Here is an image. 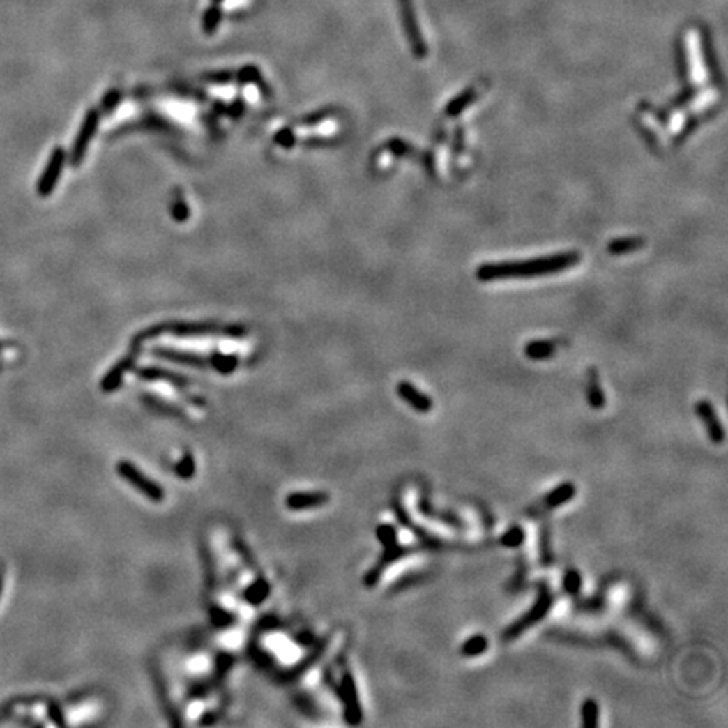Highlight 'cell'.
<instances>
[{
    "mask_svg": "<svg viewBox=\"0 0 728 728\" xmlns=\"http://www.w3.org/2000/svg\"><path fill=\"white\" fill-rule=\"evenodd\" d=\"M580 261L578 253H560L552 257L536 258L528 261H504L480 265L477 270V278L483 282L503 280V278H529L538 275L560 273L563 270L575 266Z\"/></svg>",
    "mask_w": 728,
    "mask_h": 728,
    "instance_id": "obj_1",
    "label": "cell"
},
{
    "mask_svg": "<svg viewBox=\"0 0 728 728\" xmlns=\"http://www.w3.org/2000/svg\"><path fill=\"white\" fill-rule=\"evenodd\" d=\"M162 333H171L177 335H208V334H221V335H232V338H241L246 333V329L243 326H221V324H213V322H171V324H159V326L152 327V329L144 331V333L137 335V339L133 342H142L145 339H153Z\"/></svg>",
    "mask_w": 728,
    "mask_h": 728,
    "instance_id": "obj_2",
    "label": "cell"
},
{
    "mask_svg": "<svg viewBox=\"0 0 728 728\" xmlns=\"http://www.w3.org/2000/svg\"><path fill=\"white\" fill-rule=\"evenodd\" d=\"M536 589H538V596H536L535 604H533V607L528 610V612L523 614V616L517 619L516 622H513L511 625L506 627V630L503 634L504 641H515V639L523 636L524 630L531 629L533 625H536L538 622H541L546 616H548L549 609H552L553 602H555V597H553L552 590H549V586L546 582H540V584L536 585Z\"/></svg>",
    "mask_w": 728,
    "mask_h": 728,
    "instance_id": "obj_3",
    "label": "cell"
},
{
    "mask_svg": "<svg viewBox=\"0 0 728 728\" xmlns=\"http://www.w3.org/2000/svg\"><path fill=\"white\" fill-rule=\"evenodd\" d=\"M376 535H378L379 540H381L384 553H383V556L379 558L378 563L374 565V568L371 570L366 577H364V584H366L367 586H373L378 584V578L381 577V573L386 570L388 565L395 563V561L400 560V558L408 556L411 552V548H408V546H402L398 543V533H396L395 526L381 524L378 529H376Z\"/></svg>",
    "mask_w": 728,
    "mask_h": 728,
    "instance_id": "obj_4",
    "label": "cell"
},
{
    "mask_svg": "<svg viewBox=\"0 0 728 728\" xmlns=\"http://www.w3.org/2000/svg\"><path fill=\"white\" fill-rule=\"evenodd\" d=\"M153 356H159V358L169 359V361L185 364V366H197V367H206L213 366L214 370H218L220 373H232L234 367L238 366V358L236 356H225V354H213L209 358H202V356L191 354V353H181V351L169 349V347H156L152 351Z\"/></svg>",
    "mask_w": 728,
    "mask_h": 728,
    "instance_id": "obj_5",
    "label": "cell"
},
{
    "mask_svg": "<svg viewBox=\"0 0 728 728\" xmlns=\"http://www.w3.org/2000/svg\"><path fill=\"white\" fill-rule=\"evenodd\" d=\"M116 472H119L121 479L127 480L133 489H137V491H139L140 494H144L147 499L153 501V503L164 501V489H162L156 480H152L151 477L144 476V472H142L139 467H135L132 462H128V460H120V462L116 464Z\"/></svg>",
    "mask_w": 728,
    "mask_h": 728,
    "instance_id": "obj_6",
    "label": "cell"
},
{
    "mask_svg": "<svg viewBox=\"0 0 728 728\" xmlns=\"http://www.w3.org/2000/svg\"><path fill=\"white\" fill-rule=\"evenodd\" d=\"M64 164H66V151L63 147H54L46 164V169L40 174L38 184H36V192H38L39 197H47L54 192L56 185H58L61 179V174H63Z\"/></svg>",
    "mask_w": 728,
    "mask_h": 728,
    "instance_id": "obj_7",
    "label": "cell"
},
{
    "mask_svg": "<svg viewBox=\"0 0 728 728\" xmlns=\"http://www.w3.org/2000/svg\"><path fill=\"white\" fill-rule=\"evenodd\" d=\"M98 125H100V113H98V110H95V108H90V110L86 112V115H84L83 123H81V127L78 130V135H76L75 142H73V149L70 153V162H71L73 167H78L81 162H83L84 156H86L88 145H90V142L93 139V135H95Z\"/></svg>",
    "mask_w": 728,
    "mask_h": 728,
    "instance_id": "obj_8",
    "label": "cell"
},
{
    "mask_svg": "<svg viewBox=\"0 0 728 728\" xmlns=\"http://www.w3.org/2000/svg\"><path fill=\"white\" fill-rule=\"evenodd\" d=\"M400 15H402L403 29L407 32L408 40H410V47L411 51H414V56L418 59L427 58L428 47L427 44H425L418 22H416L411 0H400Z\"/></svg>",
    "mask_w": 728,
    "mask_h": 728,
    "instance_id": "obj_9",
    "label": "cell"
},
{
    "mask_svg": "<svg viewBox=\"0 0 728 728\" xmlns=\"http://www.w3.org/2000/svg\"><path fill=\"white\" fill-rule=\"evenodd\" d=\"M695 411H697L698 418L705 423L710 442H713L715 445L725 442V430H723V425L718 420V415L717 411H715L713 404L708 402V400H698L697 404H695Z\"/></svg>",
    "mask_w": 728,
    "mask_h": 728,
    "instance_id": "obj_10",
    "label": "cell"
},
{
    "mask_svg": "<svg viewBox=\"0 0 728 728\" xmlns=\"http://www.w3.org/2000/svg\"><path fill=\"white\" fill-rule=\"evenodd\" d=\"M341 698L344 702V717H346L347 723H356L361 722V706H359V698H358V690H356L354 678L351 676L349 671H346L342 676L341 683Z\"/></svg>",
    "mask_w": 728,
    "mask_h": 728,
    "instance_id": "obj_11",
    "label": "cell"
},
{
    "mask_svg": "<svg viewBox=\"0 0 728 728\" xmlns=\"http://www.w3.org/2000/svg\"><path fill=\"white\" fill-rule=\"evenodd\" d=\"M396 393H398L403 402L408 403L411 410L418 411V414H428L434 408V402L427 395H423L418 388H415L410 381H400L398 386H396Z\"/></svg>",
    "mask_w": 728,
    "mask_h": 728,
    "instance_id": "obj_12",
    "label": "cell"
},
{
    "mask_svg": "<svg viewBox=\"0 0 728 728\" xmlns=\"http://www.w3.org/2000/svg\"><path fill=\"white\" fill-rule=\"evenodd\" d=\"M329 501L326 492H292L287 496V508L292 511H305V509L321 508Z\"/></svg>",
    "mask_w": 728,
    "mask_h": 728,
    "instance_id": "obj_13",
    "label": "cell"
},
{
    "mask_svg": "<svg viewBox=\"0 0 728 728\" xmlns=\"http://www.w3.org/2000/svg\"><path fill=\"white\" fill-rule=\"evenodd\" d=\"M575 496H577L575 484L563 483L545 496L543 504L546 509H556V508H560V506L570 503V501H572Z\"/></svg>",
    "mask_w": 728,
    "mask_h": 728,
    "instance_id": "obj_14",
    "label": "cell"
},
{
    "mask_svg": "<svg viewBox=\"0 0 728 728\" xmlns=\"http://www.w3.org/2000/svg\"><path fill=\"white\" fill-rule=\"evenodd\" d=\"M586 402L593 410H602L605 407V395L602 391L600 381H598L597 370L589 371V384H586Z\"/></svg>",
    "mask_w": 728,
    "mask_h": 728,
    "instance_id": "obj_15",
    "label": "cell"
},
{
    "mask_svg": "<svg viewBox=\"0 0 728 728\" xmlns=\"http://www.w3.org/2000/svg\"><path fill=\"white\" fill-rule=\"evenodd\" d=\"M524 356L531 361H545L555 356V344L552 341H531L524 346Z\"/></svg>",
    "mask_w": 728,
    "mask_h": 728,
    "instance_id": "obj_16",
    "label": "cell"
},
{
    "mask_svg": "<svg viewBox=\"0 0 728 728\" xmlns=\"http://www.w3.org/2000/svg\"><path fill=\"white\" fill-rule=\"evenodd\" d=\"M139 376L142 379H147V381H156V379H159V381L171 383L174 386H184V384H188V381H185L182 376L169 373V371L165 370H159V367H144V370H139Z\"/></svg>",
    "mask_w": 728,
    "mask_h": 728,
    "instance_id": "obj_17",
    "label": "cell"
},
{
    "mask_svg": "<svg viewBox=\"0 0 728 728\" xmlns=\"http://www.w3.org/2000/svg\"><path fill=\"white\" fill-rule=\"evenodd\" d=\"M132 364H133L132 356H130V358H125V359H121V361L116 363V366L113 367L110 373L105 376L103 383H101V388H103L105 391L115 390V388L120 384L121 378H123V374L127 373L128 370H130Z\"/></svg>",
    "mask_w": 728,
    "mask_h": 728,
    "instance_id": "obj_18",
    "label": "cell"
},
{
    "mask_svg": "<svg viewBox=\"0 0 728 728\" xmlns=\"http://www.w3.org/2000/svg\"><path fill=\"white\" fill-rule=\"evenodd\" d=\"M644 245H646V241L642 240V238H637V236L617 238V240H612L609 243L607 250H609V253H612V255H625V253L637 252V250L644 248Z\"/></svg>",
    "mask_w": 728,
    "mask_h": 728,
    "instance_id": "obj_19",
    "label": "cell"
},
{
    "mask_svg": "<svg viewBox=\"0 0 728 728\" xmlns=\"http://www.w3.org/2000/svg\"><path fill=\"white\" fill-rule=\"evenodd\" d=\"M487 637L483 636V634H476V636L465 639L462 647H460V653H462L464 658H477L480 656V654H484L485 651H487Z\"/></svg>",
    "mask_w": 728,
    "mask_h": 728,
    "instance_id": "obj_20",
    "label": "cell"
},
{
    "mask_svg": "<svg viewBox=\"0 0 728 728\" xmlns=\"http://www.w3.org/2000/svg\"><path fill=\"white\" fill-rule=\"evenodd\" d=\"M476 98H477L476 90L474 88H469V90H465L460 93V95H457L455 98L447 105L445 113H447L448 116H452V119H454V116H459L460 113H462Z\"/></svg>",
    "mask_w": 728,
    "mask_h": 728,
    "instance_id": "obj_21",
    "label": "cell"
},
{
    "mask_svg": "<svg viewBox=\"0 0 728 728\" xmlns=\"http://www.w3.org/2000/svg\"><path fill=\"white\" fill-rule=\"evenodd\" d=\"M418 508H420V511H422L425 516L435 517V520H440V521H443V523H448L450 526H454V528H464V523H462V520H460V517H457L454 515H447V513L435 511L434 506L428 503V501L425 499V497H423L422 501H420Z\"/></svg>",
    "mask_w": 728,
    "mask_h": 728,
    "instance_id": "obj_22",
    "label": "cell"
},
{
    "mask_svg": "<svg viewBox=\"0 0 728 728\" xmlns=\"http://www.w3.org/2000/svg\"><path fill=\"white\" fill-rule=\"evenodd\" d=\"M598 717H600L598 703L593 698H586L585 702L582 703V727L584 728L598 727Z\"/></svg>",
    "mask_w": 728,
    "mask_h": 728,
    "instance_id": "obj_23",
    "label": "cell"
},
{
    "mask_svg": "<svg viewBox=\"0 0 728 728\" xmlns=\"http://www.w3.org/2000/svg\"><path fill=\"white\" fill-rule=\"evenodd\" d=\"M524 529L521 528L520 524H515L501 536V545H503L504 548H520V546L524 543Z\"/></svg>",
    "mask_w": 728,
    "mask_h": 728,
    "instance_id": "obj_24",
    "label": "cell"
},
{
    "mask_svg": "<svg viewBox=\"0 0 728 728\" xmlns=\"http://www.w3.org/2000/svg\"><path fill=\"white\" fill-rule=\"evenodd\" d=\"M561 585H563V590L566 593H570V596H577L582 589L580 572L575 568L566 570V572L563 573V582H561Z\"/></svg>",
    "mask_w": 728,
    "mask_h": 728,
    "instance_id": "obj_25",
    "label": "cell"
},
{
    "mask_svg": "<svg viewBox=\"0 0 728 728\" xmlns=\"http://www.w3.org/2000/svg\"><path fill=\"white\" fill-rule=\"evenodd\" d=\"M540 553H541V563H543L545 566L555 563V555H553L552 545H549V533L546 528L543 529V533H541Z\"/></svg>",
    "mask_w": 728,
    "mask_h": 728,
    "instance_id": "obj_26",
    "label": "cell"
},
{
    "mask_svg": "<svg viewBox=\"0 0 728 728\" xmlns=\"http://www.w3.org/2000/svg\"><path fill=\"white\" fill-rule=\"evenodd\" d=\"M171 214L177 222H184L189 218V208H188V204L184 202V199L181 197V194H177L176 199L172 201Z\"/></svg>",
    "mask_w": 728,
    "mask_h": 728,
    "instance_id": "obj_27",
    "label": "cell"
},
{
    "mask_svg": "<svg viewBox=\"0 0 728 728\" xmlns=\"http://www.w3.org/2000/svg\"><path fill=\"white\" fill-rule=\"evenodd\" d=\"M388 147H390V152H393L395 156H410L411 152H414V149H411L410 144H407V142L402 140V139H391L390 142H388Z\"/></svg>",
    "mask_w": 728,
    "mask_h": 728,
    "instance_id": "obj_28",
    "label": "cell"
},
{
    "mask_svg": "<svg viewBox=\"0 0 728 728\" xmlns=\"http://www.w3.org/2000/svg\"><path fill=\"white\" fill-rule=\"evenodd\" d=\"M275 144H278L283 149L292 147V145L295 144L294 132L290 130V128H283V130H280L277 135H275Z\"/></svg>",
    "mask_w": 728,
    "mask_h": 728,
    "instance_id": "obj_29",
    "label": "cell"
},
{
    "mask_svg": "<svg viewBox=\"0 0 728 728\" xmlns=\"http://www.w3.org/2000/svg\"><path fill=\"white\" fill-rule=\"evenodd\" d=\"M176 471H177V474H179L181 477H185V479H188V477H192V474H194V460H192V457L191 455H185L184 459H182L181 462L176 465Z\"/></svg>",
    "mask_w": 728,
    "mask_h": 728,
    "instance_id": "obj_30",
    "label": "cell"
},
{
    "mask_svg": "<svg viewBox=\"0 0 728 728\" xmlns=\"http://www.w3.org/2000/svg\"><path fill=\"white\" fill-rule=\"evenodd\" d=\"M120 96H121L120 91H116V90L108 91L107 95L103 96V100H101V108H103L105 112H112L113 108L116 107V103L120 101Z\"/></svg>",
    "mask_w": 728,
    "mask_h": 728,
    "instance_id": "obj_31",
    "label": "cell"
},
{
    "mask_svg": "<svg viewBox=\"0 0 728 728\" xmlns=\"http://www.w3.org/2000/svg\"><path fill=\"white\" fill-rule=\"evenodd\" d=\"M331 115H333V112H331V110H321L319 113H314V115L307 116V119L303 120L302 123L303 125H317V123H321L322 120H326L327 116H331Z\"/></svg>",
    "mask_w": 728,
    "mask_h": 728,
    "instance_id": "obj_32",
    "label": "cell"
}]
</instances>
